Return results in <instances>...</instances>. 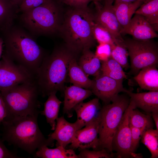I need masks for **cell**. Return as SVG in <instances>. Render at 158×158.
<instances>
[{"label":"cell","instance_id":"18","mask_svg":"<svg viewBox=\"0 0 158 158\" xmlns=\"http://www.w3.org/2000/svg\"><path fill=\"white\" fill-rule=\"evenodd\" d=\"M126 93L133 102L136 108L150 114L158 111V91L135 93L128 90Z\"/></svg>","mask_w":158,"mask_h":158},{"label":"cell","instance_id":"22","mask_svg":"<svg viewBox=\"0 0 158 158\" xmlns=\"http://www.w3.org/2000/svg\"><path fill=\"white\" fill-rule=\"evenodd\" d=\"M79 66L88 76L95 77L101 72V63L90 49L84 50L77 61Z\"/></svg>","mask_w":158,"mask_h":158},{"label":"cell","instance_id":"10","mask_svg":"<svg viewBox=\"0 0 158 158\" xmlns=\"http://www.w3.org/2000/svg\"><path fill=\"white\" fill-rule=\"evenodd\" d=\"M0 62V92L23 83L35 80L34 76L4 53Z\"/></svg>","mask_w":158,"mask_h":158},{"label":"cell","instance_id":"13","mask_svg":"<svg viewBox=\"0 0 158 158\" xmlns=\"http://www.w3.org/2000/svg\"><path fill=\"white\" fill-rule=\"evenodd\" d=\"M85 127L77 130L69 147L70 149L92 148L97 150L99 146V121L97 116Z\"/></svg>","mask_w":158,"mask_h":158},{"label":"cell","instance_id":"24","mask_svg":"<svg viewBox=\"0 0 158 158\" xmlns=\"http://www.w3.org/2000/svg\"><path fill=\"white\" fill-rule=\"evenodd\" d=\"M56 92H54L49 95L48 97L44 104V109L41 114L44 116L47 122L51 127V130H54L55 128L56 120L58 118L60 106L62 102L56 97Z\"/></svg>","mask_w":158,"mask_h":158},{"label":"cell","instance_id":"20","mask_svg":"<svg viewBox=\"0 0 158 158\" xmlns=\"http://www.w3.org/2000/svg\"><path fill=\"white\" fill-rule=\"evenodd\" d=\"M143 3L140 1L132 2L114 1L113 8L122 29L121 34L128 25L135 11Z\"/></svg>","mask_w":158,"mask_h":158},{"label":"cell","instance_id":"31","mask_svg":"<svg viewBox=\"0 0 158 158\" xmlns=\"http://www.w3.org/2000/svg\"><path fill=\"white\" fill-rule=\"evenodd\" d=\"M111 48V57L117 61L123 68L127 70L130 67L128 54L125 44H115Z\"/></svg>","mask_w":158,"mask_h":158},{"label":"cell","instance_id":"38","mask_svg":"<svg viewBox=\"0 0 158 158\" xmlns=\"http://www.w3.org/2000/svg\"><path fill=\"white\" fill-rule=\"evenodd\" d=\"M8 116V111L0 92V125L2 124Z\"/></svg>","mask_w":158,"mask_h":158},{"label":"cell","instance_id":"42","mask_svg":"<svg viewBox=\"0 0 158 158\" xmlns=\"http://www.w3.org/2000/svg\"><path fill=\"white\" fill-rule=\"evenodd\" d=\"M148 0H121L120 1L127 2H132L137 1H140L142 2L143 3H144L146 2Z\"/></svg>","mask_w":158,"mask_h":158},{"label":"cell","instance_id":"43","mask_svg":"<svg viewBox=\"0 0 158 158\" xmlns=\"http://www.w3.org/2000/svg\"><path fill=\"white\" fill-rule=\"evenodd\" d=\"M101 3H102L105 2H108L113 3L115 1H120L121 0H97Z\"/></svg>","mask_w":158,"mask_h":158},{"label":"cell","instance_id":"27","mask_svg":"<svg viewBox=\"0 0 158 158\" xmlns=\"http://www.w3.org/2000/svg\"><path fill=\"white\" fill-rule=\"evenodd\" d=\"M101 63V71L103 74L117 80H123L127 78L122 66L111 56L107 61Z\"/></svg>","mask_w":158,"mask_h":158},{"label":"cell","instance_id":"7","mask_svg":"<svg viewBox=\"0 0 158 158\" xmlns=\"http://www.w3.org/2000/svg\"><path fill=\"white\" fill-rule=\"evenodd\" d=\"M11 116L39 114L40 93L35 80L18 85L0 92Z\"/></svg>","mask_w":158,"mask_h":158},{"label":"cell","instance_id":"33","mask_svg":"<svg viewBox=\"0 0 158 158\" xmlns=\"http://www.w3.org/2000/svg\"><path fill=\"white\" fill-rule=\"evenodd\" d=\"M95 54L101 62L105 61L111 56V47L107 44H99Z\"/></svg>","mask_w":158,"mask_h":158},{"label":"cell","instance_id":"8","mask_svg":"<svg viewBox=\"0 0 158 158\" xmlns=\"http://www.w3.org/2000/svg\"><path fill=\"white\" fill-rule=\"evenodd\" d=\"M124 40L130 58L131 75L135 76L142 68L158 64V43L153 39L139 40L128 38Z\"/></svg>","mask_w":158,"mask_h":158},{"label":"cell","instance_id":"32","mask_svg":"<svg viewBox=\"0 0 158 158\" xmlns=\"http://www.w3.org/2000/svg\"><path fill=\"white\" fill-rule=\"evenodd\" d=\"M78 149L80 152L78 155V158H111L114 157V154L109 153L105 149L91 151L87 149Z\"/></svg>","mask_w":158,"mask_h":158},{"label":"cell","instance_id":"40","mask_svg":"<svg viewBox=\"0 0 158 158\" xmlns=\"http://www.w3.org/2000/svg\"><path fill=\"white\" fill-rule=\"evenodd\" d=\"M14 4L18 7L21 5L24 0H10Z\"/></svg>","mask_w":158,"mask_h":158},{"label":"cell","instance_id":"9","mask_svg":"<svg viewBox=\"0 0 158 158\" xmlns=\"http://www.w3.org/2000/svg\"><path fill=\"white\" fill-rule=\"evenodd\" d=\"M136 107L130 99L113 138L112 148L116 152L117 158H141L140 154L133 152L132 149L131 133L129 123V114L131 110Z\"/></svg>","mask_w":158,"mask_h":158},{"label":"cell","instance_id":"3","mask_svg":"<svg viewBox=\"0 0 158 158\" xmlns=\"http://www.w3.org/2000/svg\"><path fill=\"white\" fill-rule=\"evenodd\" d=\"M38 115L7 117L2 124L3 140L32 155L43 146L53 147L54 140L46 138L40 129Z\"/></svg>","mask_w":158,"mask_h":158},{"label":"cell","instance_id":"4","mask_svg":"<svg viewBox=\"0 0 158 158\" xmlns=\"http://www.w3.org/2000/svg\"><path fill=\"white\" fill-rule=\"evenodd\" d=\"M93 19V12L88 6L68 10L58 32L65 44L78 53L94 46L96 40L92 30Z\"/></svg>","mask_w":158,"mask_h":158},{"label":"cell","instance_id":"11","mask_svg":"<svg viewBox=\"0 0 158 158\" xmlns=\"http://www.w3.org/2000/svg\"><path fill=\"white\" fill-rule=\"evenodd\" d=\"M96 11L93 13V20L106 29L111 35L115 44H124L121 34L122 30L113 8V3L94 2Z\"/></svg>","mask_w":158,"mask_h":158},{"label":"cell","instance_id":"15","mask_svg":"<svg viewBox=\"0 0 158 158\" xmlns=\"http://www.w3.org/2000/svg\"><path fill=\"white\" fill-rule=\"evenodd\" d=\"M64 92L63 113L68 118L72 116L74 108L76 105L92 94L90 90L73 85L65 87Z\"/></svg>","mask_w":158,"mask_h":158},{"label":"cell","instance_id":"19","mask_svg":"<svg viewBox=\"0 0 158 158\" xmlns=\"http://www.w3.org/2000/svg\"><path fill=\"white\" fill-rule=\"evenodd\" d=\"M158 64H154L140 70L134 79L142 89L158 91Z\"/></svg>","mask_w":158,"mask_h":158},{"label":"cell","instance_id":"30","mask_svg":"<svg viewBox=\"0 0 158 158\" xmlns=\"http://www.w3.org/2000/svg\"><path fill=\"white\" fill-rule=\"evenodd\" d=\"M92 30L94 37L99 44H109L111 47L115 44L114 40L109 32L102 25L93 20L92 23Z\"/></svg>","mask_w":158,"mask_h":158},{"label":"cell","instance_id":"17","mask_svg":"<svg viewBox=\"0 0 158 158\" xmlns=\"http://www.w3.org/2000/svg\"><path fill=\"white\" fill-rule=\"evenodd\" d=\"M100 109L98 98L86 102H82L76 105L74 111L77 114V120L75 123L78 129L82 128L95 118Z\"/></svg>","mask_w":158,"mask_h":158},{"label":"cell","instance_id":"39","mask_svg":"<svg viewBox=\"0 0 158 158\" xmlns=\"http://www.w3.org/2000/svg\"><path fill=\"white\" fill-rule=\"evenodd\" d=\"M156 127V130L158 131V111L154 112L151 114Z\"/></svg>","mask_w":158,"mask_h":158},{"label":"cell","instance_id":"26","mask_svg":"<svg viewBox=\"0 0 158 158\" xmlns=\"http://www.w3.org/2000/svg\"><path fill=\"white\" fill-rule=\"evenodd\" d=\"M34 155L40 158H78L73 149H66L61 146L53 149L49 148L46 145L43 146L35 152Z\"/></svg>","mask_w":158,"mask_h":158},{"label":"cell","instance_id":"16","mask_svg":"<svg viewBox=\"0 0 158 158\" xmlns=\"http://www.w3.org/2000/svg\"><path fill=\"white\" fill-rule=\"evenodd\" d=\"M54 131L48 135V138L56 141V146H61L66 148L71 143L76 131L78 130L75 123L67 121L62 116L56 119Z\"/></svg>","mask_w":158,"mask_h":158},{"label":"cell","instance_id":"36","mask_svg":"<svg viewBox=\"0 0 158 158\" xmlns=\"http://www.w3.org/2000/svg\"><path fill=\"white\" fill-rule=\"evenodd\" d=\"M71 7H83L88 6V4L91 1L96 0H58Z\"/></svg>","mask_w":158,"mask_h":158},{"label":"cell","instance_id":"12","mask_svg":"<svg viewBox=\"0 0 158 158\" xmlns=\"http://www.w3.org/2000/svg\"><path fill=\"white\" fill-rule=\"evenodd\" d=\"M91 89L92 94L105 104L111 102L112 99L121 92L126 93L128 90L123 84V80L112 79L102 72L95 77Z\"/></svg>","mask_w":158,"mask_h":158},{"label":"cell","instance_id":"6","mask_svg":"<svg viewBox=\"0 0 158 158\" xmlns=\"http://www.w3.org/2000/svg\"><path fill=\"white\" fill-rule=\"evenodd\" d=\"M126 94H118L111 102L101 108L97 117L99 121V146L98 150L105 149L113 154L112 148L113 138L128 107L130 98Z\"/></svg>","mask_w":158,"mask_h":158},{"label":"cell","instance_id":"41","mask_svg":"<svg viewBox=\"0 0 158 158\" xmlns=\"http://www.w3.org/2000/svg\"><path fill=\"white\" fill-rule=\"evenodd\" d=\"M3 45V41L1 37L0 36V58L2 53Z\"/></svg>","mask_w":158,"mask_h":158},{"label":"cell","instance_id":"34","mask_svg":"<svg viewBox=\"0 0 158 158\" xmlns=\"http://www.w3.org/2000/svg\"><path fill=\"white\" fill-rule=\"evenodd\" d=\"M130 126L131 133L132 150L133 152H135L138 146L142 135L146 130L143 129L133 127L130 125Z\"/></svg>","mask_w":158,"mask_h":158},{"label":"cell","instance_id":"25","mask_svg":"<svg viewBox=\"0 0 158 158\" xmlns=\"http://www.w3.org/2000/svg\"><path fill=\"white\" fill-rule=\"evenodd\" d=\"M134 14L143 17L155 31H158V0H148L143 3Z\"/></svg>","mask_w":158,"mask_h":158},{"label":"cell","instance_id":"29","mask_svg":"<svg viewBox=\"0 0 158 158\" xmlns=\"http://www.w3.org/2000/svg\"><path fill=\"white\" fill-rule=\"evenodd\" d=\"M141 142L148 149L151 154V158L158 157V131L153 128L145 131L141 138Z\"/></svg>","mask_w":158,"mask_h":158},{"label":"cell","instance_id":"28","mask_svg":"<svg viewBox=\"0 0 158 158\" xmlns=\"http://www.w3.org/2000/svg\"><path fill=\"white\" fill-rule=\"evenodd\" d=\"M130 125L133 127L146 130L153 128L154 124L151 114L143 113L134 108L129 114Z\"/></svg>","mask_w":158,"mask_h":158},{"label":"cell","instance_id":"23","mask_svg":"<svg viewBox=\"0 0 158 158\" xmlns=\"http://www.w3.org/2000/svg\"><path fill=\"white\" fill-rule=\"evenodd\" d=\"M78 58L73 59L69 65L68 75L70 82L73 85L91 90L93 80L89 78V76L79 66L77 63Z\"/></svg>","mask_w":158,"mask_h":158},{"label":"cell","instance_id":"5","mask_svg":"<svg viewBox=\"0 0 158 158\" xmlns=\"http://www.w3.org/2000/svg\"><path fill=\"white\" fill-rule=\"evenodd\" d=\"M63 17L55 0H47L40 6L21 13L22 27L34 36L50 35L58 32Z\"/></svg>","mask_w":158,"mask_h":158},{"label":"cell","instance_id":"37","mask_svg":"<svg viewBox=\"0 0 158 158\" xmlns=\"http://www.w3.org/2000/svg\"><path fill=\"white\" fill-rule=\"evenodd\" d=\"M3 141L0 138V158H20L9 150L4 145Z\"/></svg>","mask_w":158,"mask_h":158},{"label":"cell","instance_id":"35","mask_svg":"<svg viewBox=\"0 0 158 158\" xmlns=\"http://www.w3.org/2000/svg\"><path fill=\"white\" fill-rule=\"evenodd\" d=\"M47 0H24L19 7V12H23L37 7Z\"/></svg>","mask_w":158,"mask_h":158},{"label":"cell","instance_id":"14","mask_svg":"<svg viewBox=\"0 0 158 158\" xmlns=\"http://www.w3.org/2000/svg\"><path fill=\"white\" fill-rule=\"evenodd\" d=\"M128 34L137 40H144L158 37L156 32L149 23L141 15L134 14L121 35Z\"/></svg>","mask_w":158,"mask_h":158},{"label":"cell","instance_id":"21","mask_svg":"<svg viewBox=\"0 0 158 158\" xmlns=\"http://www.w3.org/2000/svg\"><path fill=\"white\" fill-rule=\"evenodd\" d=\"M19 13V7L10 0H0V35L14 24Z\"/></svg>","mask_w":158,"mask_h":158},{"label":"cell","instance_id":"2","mask_svg":"<svg viewBox=\"0 0 158 158\" xmlns=\"http://www.w3.org/2000/svg\"><path fill=\"white\" fill-rule=\"evenodd\" d=\"M78 53L67 47L56 46L45 57L35 76L40 94L43 97L64 90L69 64Z\"/></svg>","mask_w":158,"mask_h":158},{"label":"cell","instance_id":"1","mask_svg":"<svg viewBox=\"0 0 158 158\" xmlns=\"http://www.w3.org/2000/svg\"><path fill=\"white\" fill-rule=\"evenodd\" d=\"M0 36L4 42V53L35 78L47 54L34 36L23 27L14 24Z\"/></svg>","mask_w":158,"mask_h":158}]
</instances>
